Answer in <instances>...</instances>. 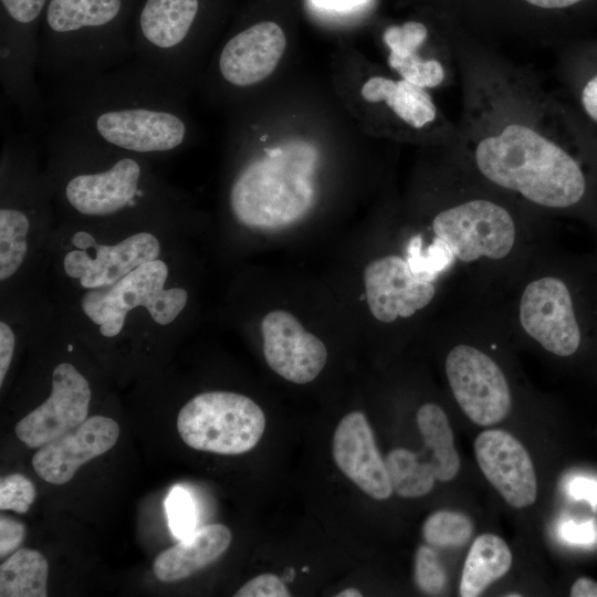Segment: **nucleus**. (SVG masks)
<instances>
[{
  "label": "nucleus",
  "instance_id": "obj_24",
  "mask_svg": "<svg viewBox=\"0 0 597 597\" xmlns=\"http://www.w3.org/2000/svg\"><path fill=\"white\" fill-rule=\"evenodd\" d=\"M417 425L426 449L431 452L436 480H452L459 472L460 459L444 410L432 402L422 405L417 412Z\"/></svg>",
  "mask_w": 597,
  "mask_h": 597
},
{
  "label": "nucleus",
  "instance_id": "obj_15",
  "mask_svg": "<svg viewBox=\"0 0 597 597\" xmlns=\"http://www.w3.org/2000/svg\"><path fill=\"white\" fill-rule=\"evenodd\" d=\"M263 354L270 368L294 384H307L327 360L324 343L291 313L275 310L261 322Z\"/></svg>",
  "mask_w": 597,
  "mask_h": 597
},
{
  "label": "nucleus",
  "instance_id": "obj_27",
  "mask_svg": "<svg viewBox=\"0 0 597 597\" xmlns=\"http://www.w3.org/2000/svg\"><path fill=\"white\" fill-rule=\"evenodd\" d=\"M31 228L30 214L11 206L0 209V280L11 277L22 265L27 238Z\"/></svg>",
  "mask_w": 597,
  "mask_h": 597
},
{
  "label": "nucleus",
  "instance_id": "obj_28",
  "mask_svg": "<svg viewBox=\"0 0 597 597\" xmlns=\"http://www.w3.org/2000/svg\"><path fill=\"white\" fill-rule=\"evenodd\" d=\"M473 530V522L468 515L440 510L426 519L421 533L426 543L432 547L458 548L470 541Z\"/></svg>",
  "mask_w": 597,
  "mask_h": 597
},
{
  "label": "nucleus",
  "instance_id": "obj_31",
  "mask_svg": "<svg viewBox=\"0 0 597 597\" xmlns=\"http://www.w3.org/2000/svg\"><path fill=\"white\" fill-rule=\"evenodd\" d=\"M33 483L22 474L13 473L0 481V509L25 513L35 498Z\"/></svg>",
  "mask_w": 597,
  "mask_h": 597
},
{
  "label": "nucleus",
  "instance_id": "obj_36",
  "mask_svg": "<svg viewBox=\"0 0 597 597\" xmlns=\"http://www.w3.org/2000/svg\"><path fill=\"white\" fill-rule=\"evenodd\" d=\"M15 345V337L12 328L4 322L0 323V386L11 365Z\"/></svg>",
  "mask_w": 597,
  "mask_h": 597
},
{
  "label": "nucleus",
  "instance_id": "obj_8",
  "mask_svg": "<svg viewBox=\"0 0 597 597\" xmlns=\"http://www.w3.org/2000/svg\"><path fill=\"white\" fill-rule=\"evenodd\" d=\"M199 0H146L135 31L136 60L185 88Z\"/></svg>",
  "mask_w": 597,
  "mask_h": 597
},
{
  "label": "nucleus",
  "instance_id": "obj_35",
  "mask_svg": "<svg viewBox=\"0 0 597 597\" xmlns=\"http://www.w3.org/2000/svg\"><path fill=\"white\" fill-rule=\"evenodd\" d=\"M559 535L574 544H591L597 540V527L594 521L575 523L564 522L559 528Z\"/></svg>",
  "mask_w": 597,
  "mask_h": 597
},
{
  "label": "nucleus",
  "instance_id": "obj_42",
  "mask_svg": "<svg viewBox=\"0 0 597 597\" xmlns=\"http://www.w3.org/2000/svg\"><path fill=\"white\" fill-rule=\"evenodd\" d=\"M336 597H360L362 593L353 587L345 588L335 595Z\"/></svg>",
  "mask_w": 597,
  "mask_h": 597
},
{
  "label": "nucleus",
  "instance_id": "obj_13",
  "mask_svg": "<svg viewBox=\"0 0 597 597\" xmlns=\"http://www.w3.org/2000/svg\"><path fill=\"white\" fill-rule=\"evenodd\" d=\"M91 397L88 381L72 364L56 365L49 398L15 425L17 437L31 449L44 446L87 419Z\"/></svg>",
  "mask_w": 597,
  "mask_h": 597
},
{
  "label": "nucleus",
  "instance_id": "obj_6",
  "mask_svg": "<svg viewBox=\"0 0 597 597\" xmlns=\"http://www.w3.org/2000/svg\"><path fill=\"white\" fill-rule=\"evenodd\" d=\"M177 429L182 441L192 449L241 454L260 441L265 416L248 396L224 390L206 391L180 409Z\"/></svg>",
  "mask_w": 597,
  "mask_h": 597
},
{
  "label": "nucleus",
  "instance_id": "obj_10",
  "mask_svg": "<svg viewBox=\"0 0 597 597\" xmlns=\"http://www.w3.org/2000/svg\"><path fill=\"white\" fill-rule=\"evenodd\" d=\"M446 374L458 405L472 422L492 426L506 418L512 406L510 385L488 354L459 344L447 355Z\"/></svg>",
  "mask_w": 597,
  "mask_h": 597
},
{
  "label": "nucleus",
  "instance_id": "obj_37",
  "mask_svg": "<svg viewBox=\"0 0 597 597\" xmlns=\"http://www.w3.org/2000/svg\"><path fill=\"white\" fill-rule=\"evenodd\" d=\"M567 491L575 500H586L591 505H597V480L575 476L568 482Z\"/></svg>",
  "mask_w": 597,
  "mask_h": 597
},
{
  "label": "nucleus",
  "instance_id": "obj_19",
  "mask_svg": "<svg viewBox=\"0 0 597 597\" xmlns=\"http://www.w3.org/2000/svg\"><path fill=\"white\" fill-rule=\"evenodd\" d=\"M333 458L338 469L362 491L375 500H386L392 488L374 438L360 411L344 416L333 437Z\"/></svg>",
  "mask_w": 597,
  "mask_h": 597
},
{
  "label": "nucleus",
  "instance_id": "obj_41",
  "mask_svg": "<svg viewBox=\"0 0 597 597\" xmlns=\"http://www.w3.org/2000/svg\"><path fill=\"white\" fill-rule=\"evenodd\" d=\"M526 2L545 9L565 8L573 6L582 0H525Z\"/></svg>",
  "mask_w": 597,
  "mask_h": 597
},
{
  "label": "nucleus",
  "instance_id": "obj_7",
  "mask_svg": "<svg viewBox=\"0 0 597 597\" xmlns=\"http://www.w3.org/2000/svg\"><path fill=\"white\" fill-rule=\"evenodd\" d=\"M168 268L159 259L143 263L115 284L86 291L81 298L85 315L105 337L117 336L127 314L144 307L159 325L172 323L188 301L185 289H166Z\"/></svg>",
  "mask_w": 597,
  "mask_h": 597
},
{
  "label": "nucleus",
  "instance_id": "obj_38",
  "mask_svg": "<svg viewBox=\"0 0 597 597\" xmlns=\"http://www.w3.org/2000/svg\"><path fill=\"white\" fill-rule=\"evenodd\" d=\"M582 103L590 118L597 122V75L585 85L582 92Z\"/></svg>",
  "mask_w": 597,
  "mask_h": 597
},
{
  "label": "nucleus",
  "instance_id": "obj_30",
  "mask_svg": "<svg viewBox=\"0 0 597 597\" xmlns=\"http://www.w3.org/2000/svg\"><path fill=\"white\" fill-rule=\"evenodd\" d=\"M166 512L172 534L182 540L195 532L196 505L190 494L180 486H175L168 494Z\"/></svg>",
  "mask_w": 597,
  "mask_h": 597
},
{
  "label": "nucleus",
  "instance_id": "obj_1",
  "mask_svg": "<svg viewBox=\"0 0 597 597\" xmlns=\"http://www.w3.org/2000/svg\"><path fill=\"white\" fill-rule=\"evenodd\" d=\"M185 88L137 60L59 85L63 119L97 142L143 158L172 155L191 137Z\"/></svg>",
  "mask_w": 597,
  "mask_h": 597
},
{
  "label": "nucleus",
  "instance_id": "obj_39",
  "mask_svg": "<svg viewBox=\"0 0 597 597\" xmlns=\"http://www.w3.org/2000/svg\"><path fill=\"white\" fill-rule=\"evenodd\" d=\"M572 597H597V582L588 577L577 578L570 587Z\"/></svg>",
  "mask_w": 597,
  "mask_h": 597
},
{
  "label": "nucleus",
  "instance_id": "obj_4",
  "mask_svg": "<svg viewBox=\"0 0 597 597\" xmlns=\"http://www.w3.org/2000/svg\"><path fill=\"white\" fill-rule=\"evenodd\" d=\"M475 163L499 187L546 208H568L585 195L586 180L576 160L554 142L523 124H510L479 142Z\"/></svg>",
  "mask_w": 597,
  "mask_h": 597
},
{
  "label": "nucleus",
  "instance_id": "obj_17",
  "mask_svg": "<svg viewBox=\"0 0 597 597\" xmlns=\"http://www.w3.org/2000/svg\"><path fill=\"white\" fill-rule=\"evenodd\" d=\"M118 437L119 426L114 419L92 416L40 447L32 457V467L42 480L65 484L82 464L111 450Z\"/></svg>",
  "mask_w": 597,
  "mask_h": 597
},
{
  "label": "nucleus",
  "instance_id": "obj_34",
  "mask_svg": "<svg viewBox=\"0 0 597 597\" xmlns=\"http://www.w3.org/2000/svg\"><path fill=\"white\" fill-rule=\"evenodd\" d=\"M24 525L6 515L0 517V557L4 558L18 549L24 537Z\"/></svg>",
  "mask_w": 597,
  "mask_h": 597
},
{
  "label": "nucleus",
  "instance_id": "obj_20",
  "mask_svg": "<svg viewBox=\"0 0 597 597\" xmlns=\"http://www.w3.org/2000/svg\"><path fill=\"white\" fill-rule=\"evenodd\" d=\"M231 540L227 526L206 525L158 554L153 564L154 574L164 583L185 579L216 562L228 549Z\"/></svg>",
  "mask_w": 597,
  "mask_h": 597
},
{
  "label": "nucleus",
  "instance_id": "obj_11",
  "mask_svg": "<svg viewBox=\"0 0 597 597\" xmlns=\"http://www.w3.org/2000/svg\"><path fill=\"white\" fill-rule=\"evenodd\" d=\"M519 320L531 338L556 356H572L582 344V328L570 290L557 276H542L525 286Z\"/></svg>",
  "mask_w": 597,
  "mask_h": 597
},
{
  "label": "nucleus",
  "instance_id": "obj_21",
  "mask_svg": "<svg viewBox=\"0 0 597 597\" xmlns=\"http://www.w3.org/2000/svg\"><path fill=\"white\" fill-rule=\"evenodd\" d=\"M427 35V28L416 21L388 27L383 34L390 50L389 66L404 80L423 88L438 86L444 78V70L439 61L422 60L417 54Z\"/></svg>",
  "mask_w": 597,
  "mask_h": 597
},
{
  "label": "nucleus",
  "instance_id": "obj_9",
  "mask_svg": "<svg viewBox=\"0 0 597 597\" xmlns=\"http://www.w3.org/2000/svg\"><path fill=\"white\" fill-rule=\"evenodd\" d=\"M436 239L461 262L501 260L510 254L516 228L510 212L484 199L440 211L432 221Z\"/></svg>",
  "mask_w": 597,
  "mask_h": 597
},
{
  "label": "nucleus",
  "instance_id": "obj_23",
  "mask_svg": "<svg viewBox=\"0 0 597 597\" xmlns=\"http://www.w3.org/2000/svg\"><path fill=\"white\" fill-rule=\"evenodd\" d=\"M511 566L512 553L503 538L491 533L479 535L463 565L460 596H480L492 583L503 577Z\"/></svg>",
  "mask_w": 597,
  "mask_h": 597
},
{
  "label": "nucleus",
  "instance_id": "obj_18",
  "mask_svg": "<svg viewBox=\"0 0 597 597\" xmlns=\"http://www.w3.org/2000/svg\"><path fill=\"white\" fill-rule=\"evenodd\" d=\"M285 48L286 36L279 24L258 22L224 43L217 60L218 74L232 87L253 86L271 75Z\"/></svg>",
  "mask_w": 597,
  "mask_h": 597
},
{
  "label": "nucleus",
  "instance_id": "obj_22",
  "mask_svg": "<svg viewBox=\"0 0 597 597\" xmlns=\"http://www.w3.org/2000/svg\"><path fill=\"white\" fill-rule=\"evenodd\" d=\"M360 93L368 102H385L400 119L415 128L433 122L437 115L432 98L423 87L404 78L373 76L365 82Z\"/></svg>",
  "mask_w": 597,
  "mask_h": 597
},
{
  "label": "nucleus",
  "instance_id": "obj_33",
  "mask_svg": "<svg viewBox=\"0 0 597 597\" xmlns=\"http://www.w3.org/2000/svg\"><path fill=\"white\" fill-rule=\"evenodd\" d=\"M49 0H1L4 15L19 22L38 21Z\"/></svg>",
  "mask_w": 597,
  "mask_h": 597
},
{
  "label": "nucleus",
  "instance_id": "obj_3",
  "mask_svg": "<svg viewBox=\"0 0 597 597\" xmlns=\"http://www.w3.org/2000/svg\"><path fill=\"white\" fill-rule=\"evenodd\" d=\"M124 0H49L38 70L71 83L121 66L134 54Z\"/></svg>",
  "mask_w": 597,
  "mask_h": 597
},
{
  "label": "nucleus",
  "instance_id": "obj_32",
  "mask_svg": "<svg viewBox=\"0 0 597 597\" xmlns=\"http://www.w3.org/2000/svg\"><path fill=\"white\" fill-rule=\"evenodd\" d=\"M235 597H287L285 584L274 574H261L247 582L234 594Z\"/></svg>",
  "mask_w": 597,
  "mask_h": 597
},
{
  "label": "nucleus",
  "instance_id": "obj_2",
  "mask_svg": "<svg viewBox=\"0 0 597 597\" xmlns=\"http://www.w3.org/2000/svg\"><path fill=\"white\" fill-rule=\"evenodd\" d=\"M49 139V184L75 213L104 218L159 197L146 158L111 148L65 121Z\"/></svg>",
  "mask_w": 597,
  "mask_h": 597
},
{
  "label": "nucleus",
  "instance_id": "obj_14",
  "mask_svg": "<svg viewBox=\"0 0 597 597\" xmlns=\"http://www.w3.org/2000/svg\"><path fill=\"white\" fill-rule=\"evenodd\" d=\"M364 285L369 311L381 323L415 315L436 295L432 281L418 276L406 259L395 254L369 262Z\"/></svg>",
  "mask_w": 597,
  "mask_h": 597
},
{
  "label": "nucleus",
  "instance_id": "obj_5",
  "mask_svg": "<svg viewBox=\"0 0 597 597\" xmlns=\"http://www.w3.org/2000/svg\"><path fill=\"white\" fill-rule=\"evenodd\" d=\"M317 158L313 145L292 140L249 159L229 190L237 221L249 228L274 229L303 218L315 201Z\"/></svg>",
  "mask_w": 597,
  "mask_h": 597
},
{
  "label": "nucleus",
  "instance_id": "obj_40",
  "mask_svg": "<svg viewBox=\"0 0 597 597\" xmlns=\"http://www.w3.org/2000/svg\"><path fill=\"white\" fill-rule=\"evenodd\" d=\"M367 0H312L317 8L325 10L346 11L364 4Z\"/></svg>",
  "mask_w": 597,
  "mask_h": 597
},
{
  "label": "nucleus",
  "instance_id": "obj_29",
  "mask_svg": "<svg viewBox=\"0 0 597 597\" xmlns=\"http://www.w3.org/2000/svg\"><path fill=\"white\" fill-rule=\"evenodd\" d=\"M413 578L418 588L427 595H440L447 585V574L437 553L420 546L415 555Z\"/></svg>",
  "mask_w": 597,
  "mask_h": 597
},
{
  "label": "nucleus",
  "instance_id": "obj_16",
  "mask_svg": "<svg viewBox=\"0 0 597 597\" xmlns=\"http://www.w3.org/2000/svg\"><path fill=\"white\" fill-rule=\"evenodd\" d=\"M474 454L482 473L507 504L523 509L536 501L532 459L513 434L502 429L481 432L474 441Z\"/></svg>",
  "mask_w": 597,
  "mask_h": 597
},
{
  "label": "nucleus",
  "instance_id": "obj_25",
  "mask_svg": "<svg viewBox=\"0 0 597 597\" xmlns=\"http://www.w3.org/2000/svg\"><path fill=\"white\" fill-rule=\"evenodd\" d=\"M49 564L35 549L19 548L0 566L1 597H45Z\"/></svg>",
  "mask_w": 597,
  "mask_h": 597
},
{
  "label": "nucleus",
  "instance_id": "obj_26",
  "mask_svg": "<svg viewBox=\"0 0 597 597\" xmlns=\"http://www.w3.org/2000/svg\"><path fill=\"white\" fill-rule=\"evenodd\" d=\"M386 469L392 491L400 498L415 499L428 494L434 484V472L430 462L419 459L417 453L397 448L386 459Z\"/></svg>",
  "mask_w": 597,
  "mask_h": 597
},
{
  "label": "nucleus",
  "instance_id": "obj_43",
  "mask_svg": "<svg viewBox=\"0 0 597 597\" xmlns=\"http://www.w3.org/2000/svg\"><path fill=\"white\" fill-rule=\"evenodd\" d=\"M506 596H511V597H514V596H521L520 594H509Z\"/></svg>",
  "mask_w": 597,
  "mask_h": 597
},
{
  "label": "nucleus",
  "instance_id": "obj_12",
  "mask_svg": "<svg viewBox=\"0 0 597 597\" xmlns=\"http://www.w3.org/2000/svg\"><path fill=\"white\" fill-rule=\"evenodd\" d=\"M72 243L76 249L66 252L63 268L86 290L111 286L160 254L157 237L146 231L134 233L113 245L98 244L88 232L77 231Z\"/></svg>",
  "mask_w": 597,
  "mask_h": 597
}]
</instances>
